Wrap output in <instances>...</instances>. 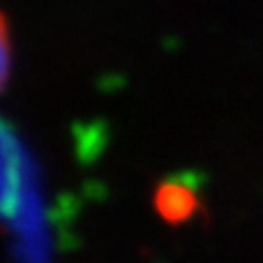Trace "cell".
Returning a JSON list of instances; mask_svg holds the SVG:
<instances>
[{
	"label": "cell",
	"mask_w": 263,
	"mask_h": 263,
	"mask_svg": "<svg viewBox=\"0 0 263 263\" xmlns=\"http://www.w3.org/2000/svg\"><path fill=\"white\" fill-rule=\"evenodd\" d=\"M157 208L168 222H182L192 215L194 201L190 192L182 187H164L157 194Z\"/></svg>",
	"instance_id": "obj_1"
}]
</instances>
